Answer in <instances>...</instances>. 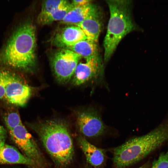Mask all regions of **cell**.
Listing matches in <instances>:
<instances>
[{"instance_id": "6da1fadb", "label": "cell", "mask_w": 168, "mask_h": 168, "mask_svg": "<svg viewBox=\"0 0 168 168\" xmlns=\"http://www.w3.org/2000/svg\"><path fill=\"white\" fill-rule=\"evenodd\" d=\"M44 147L58 166L65 167L73 158V141L68 127L60 119L47 120L29 124Z\"/></svg>"}, {"instance_id": "7a4b0ae2", "label": "cell", "mask_w": 168, "mask_h": 168, "mask_svg": "<svg viewBox=\"0 0 168 168\" xmlns=\"http://www.w3.org/2000/svg\"><path fill=\"white\" fill-rule=\"evenodd\" d=\"M36 30L31 22L20 26L3 49L0 61L3 65L26 72H32L36 63Z\"/></svg>"}, {"instance_id": "3957f363", "label": "cell", "mask_w": 168, "mask_h": 168, "mask_svg": "<svg viewBox=\"0 0 168 168\" xmlns=\"http://www.w3.org/2000/svg\"><path fill=\"white\" fill-rule=\"evenodd\" d=\"M168 140V113L162 122L147 134L133 138L113 150L116 168H125L142 159Z\"/></svg>"}, {"instance_id": "277c9868", "label": "cell", "mask_w": 168, "mask_h": 168, "mask_svg": "<svg viewBox=\"0 0 168 168\" xmlns=\"http://www.w3.org/2000/svg\"><path fill=\"white\" fill-rule=\"evenodd\" d=\"M106 2L110 17L103 42L105 62L110 60L123 39L136 28L132 17L131 1L110 0Z\"/></svg>"}, {"instance_id": "5b68a950", "label": "cell", "mask_w": 168, "mask_h": 168, "mask_svg": "<svg viewBox=\"0 0 168 168\" xmlns=\"http://www.w3.org/2000/svg\"><path fill=\"white\" fill-rule=\"evenodd\" d=\"M81 57L73 51L59 48L50 57V64L55 76L60 83L65 84L72 77Z\"/></svg>"}, {"instance_id": "8992f818", "label": "cell", "mask_w": 168, "mask_h": 168, "mask_svg": "<svg viewBox=\"0 0 168 168\" xmlns=\"http://www.w3.org/2000/svg\"><path fill=\"white\" fill-rule=\"evenodd\" d=\"M13 142L37 168H46V162L34 139L22 124L9 131Z\"/></svg>"}, {"instance_id": "52a82bcc", "label": "cell", "mask_w": 168, "mask_h": 168, "mask_svg": "<svg viewBox=\"0 0 168 168\" xmlns=\"http://www.w3.org/2000/svg\"><path fill=\"white\" fill-rule=\"evenodd\" d=\"M79 61L72 77L75 86H80L90 82L102 83L104 71L102 60L99 55Z\"/></svg>"}, {"instance_id": "ba28073f", "label": "cell", "mask_w": 168, "mask_h": 168, "mask_svg": "<svg viewBox=\"0 0 168 168\" xmlns=\"http://www.w3.org/2000/svg\"><path fill=\"white\" fill-rule=\"evenodd\" d=\"M32 91V88L21 77L8 71L4 99L8 103L16 106H24Z\"/></svg>"}, {"instance_id": "9c48e42d", "label": "cell", "mask_w": 168, "mask_h": 168, "mask_svg": "<svg viewBox=\"0 0 168 168\" xmlns=\"http://www.w3.org/2000/svg\"><path fill=\"white\" fill-rule=\"evenodd\" d=\"M76 119L80 131L86 137H98L105 131V125L99 113L94 109H89L78 112Z\"/></svg>"}, {"instance_id": "30bf717a", "label": "cell", "mask_w": 168, "mask_h": 168, "mask_svg": "<svg viewBox=\"0 0 168 168\" xmlns=\"http://www.w3.org/2000/svg\"><path fill=\"white\" fill-rule=\"evenodd\" d=\"M86 39L85 35L79 27L69 25L56 32L52 38L51 42L59 48L66 49Z\"/></svg>"}, {"instance_id": "8fae6325", "label": "cell", "mask_w": 168, "mask_h": 168, "mask_svg": "<svg viewBox=\"0 0 168 168\" xmlns=\"http://www.w3.org/2000/svg\"><path fill=\"white\" fill-rule=\"evenodd\" d=\"M99 13L96 6L91 3L82 6L72 7L60 22L62 24L75 25Z\"/></svg>"}, {"instance_id": "7c38bea8", "label": "cell", "mask_w": 168, "mask_h": 168, "mask_svg": "<svg viewBox=\"0 0 168 168\" xmlns=\"http://www.w3.org/2000/svg\"><path fill=\"white\" fill-rule=\"evenodd\" d=\"M77 140L88 162L95 167H100L103 164L105 158L104 150L91 144L82 136L78 137Z\"/></svg>"}, {"instance_id": "4fadbf2b", "label": "cell", "mask_w": 168, "mask_h": 168, "mask_svg": "<svg viewBox=\"0 0 168 168\" xmlns=\"http://www.w3.org/2000/svg\"><path fill=\"white\" fill-rule=\"evenodd\" d=\"M25 164L32 168H37L31 160L15 147L5 144L0 148V164Z\"/></svg>"}, {"instance_id": "5bb4252c", "label": "cell", "mask_w": 168, "mask_h": 168, "mask_svg": "<svg viewBox=\"0 0 168 168\" xmlns=\"http://www.w3.org/2000/svg\"><path fill=\"white\" fill-rule=\"evenodd\" d=\"M100 13L89 18L75 25L79 27L86 39L97 43L101 29Z\"/></svg>"}, {"instance_id": "9a60e30c", "label": "cell", "mask_w": 168, "mask_h": 168, "mask_svg": "<svg viewBox=\"0 0 168 168\" xmlns=\"http://www.w3.org/2000/svg\"><path fill=\"white\" fill-rule=\"evenodd\" d=\"M66 49L73 51L84 58L99 55L97 43L87 39L82 40Z\"/></svg>"}, {"instance_id": "2e32d148", "label": "cell", "mask_w": 168, "mask_h": 168, "mask_svg": "<svg viewBox=\"0 0 168 168\" xmlns=\"http://www.w3.org/2000/svg\"><path fill=\"white\" fill-rule=\"evenodd\" d=\"M66 0H54L44 1L42 3L41 10L37 18L38 23L55 10L69 4Z\"/></svg>"}, {"instance_id": "e0dca14e", "label": "cell", "mask_w": 168, "mask_h": 168, "mask_svg": "<svg viewBox=\"0 0 168 168\" xmlns=\"http://www.w3.org/2000/svg\"><path fill=\"white\" fill-rule=\"evenodd\" d=\"M72 7L71 3L67 6L58 9L45 17L38 23L41 25H48L58 21H62L67 13Z\"/></svg>"}, {"instance_id": "ac0fdd59", "label": "cell", "mask_w": 168, "mask_h": 168, "mask_svg": "<svg viewBox=\"0 0 168 168\" xmlns=\"http://www.w3.org/2000/svg\"><path fill=\"white\" fill-rule=\"evenodd\" d=\"M3 119L8 131L22 124L20 114L16 110L7 112L4 114Z\"/></svg>"}, {"instance_id": "d6986e66", "label": "cell", "mask_w": 168, "mask_h": 168, "mask_svg": "<svg viewBox=\"0 0 168 168\" xmlns=\"http://www.w3.org/2000/svg\"><path fill=\"white\" fill-rule=\"evenodd\" d=\"M151 168H168V149L160 154L158 158L153 161Z\"/></svg>"}, {"instance_id": "ffe728a7", "label": "cell", "mask_w": 168, "mask_h": 168, "mask_svg": "<svg viewBox=\"0 0 168 168\" xmlns=\"http://www.w3.org/2000/svg\"><path fill=\"white\" fill-rule=\"evenodd\" d=\"M8 71L0 70V99H4Z\"/></svg>"}, {"instance_id": "44dd1931", "label": "cell", "mask_w": 168, "mask_h": 168, "mask_svg": "<svg viewBox=\"0 0 168 168\" xmlns=\"http://www.w3.org/2000/svg\"><path fill=\"white\" fill-rule=\"evenodd\" d=\"M91 1L89 0H73L71 4L73 7L82 6L90 4Z\"/></svg>"}, {"instance_id": "7402d4cb", "label": "cell", "mask_w": 168, "mask_h": 168, "mask_svg": "<svg viewBox=\"0 0 168 168\" xmlns=\"http://www.w3.org/2000/svg\"><path fill=\"white\" fill-rule=\"evenodd\" d=\"M6 136L0 135V148L5 144Z\"/></svg>"}, {"instance_id": "603a6c76", "label": "cell", "mask_w": 168, "mask_h": 168, "mask_svg": "<svg viewBox=\"0 0 168 168\" xmlns=\"http://www.w3.org/2000/svg\"><path fill=\"white\" fill-rule=\"evenodd\" d=\"M6 129L0 125V135L6 136Z\"/></svg>"}, {"instance_id": "cb8c5ba5", "label": "cell", "mask_w": 168, "mask_h": 168, "mask_svg": "<svg viewBox=\"0 0 168 168\" xmlns=\"http://www.w3.org/2000/svg\"><path fill=\"white\" fill-rule=\"evenodd\" d=\"M142 168V167H139V168Z\"/></svg>"}]
</instances>
